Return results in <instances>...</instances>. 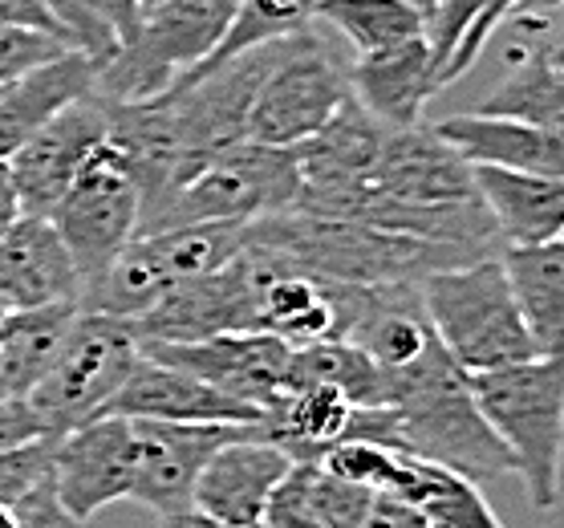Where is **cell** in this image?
Instances as JSON below:
<instances>
[{"label": "cell", "instance_id": "obj_1", "mask_svg": "<svg viewBox=\"0 0 564 528\" xmlns=\"http://www.w3.org/2000/svg\"><path fill=\"white\" fill-rule=\"evenodd\" d=\"M386 407L394 411L398 448L406 455L443 464L475 484L512 472L508 448L475 402L471 378L455 366L438 337L414 362L386 370Z\"/></svg>", "mask_w": 564, "mask_h": 528}, {"label": "cell", "instance_id": "obj_2", "mask_svg": "<svg viewBox=\"0 0 564 528\" xmlns=\"http://www.w3.org/2000/svg\"><path fill=\"white\" fill-rule=\"evenodd\" d=\"M467 378L532 508H556L564 479V354H536Z\"/></svg>", "mask_w": 564, "mask_h": 528}, {"label": "cell", "instance_id": "obj_3", "mask_svg": "<svg viewBox=\"0 0 564 528\" xmlns=\"http://www.w3.org/2000/svg\"><path fill=\"white\" fill-rule=\"evenodd\" d=\"M419 289L431 330L463 374H488L540 354L500 252L426 272Z\"/></svg>", "mask_w": 564, "mask_h": 528}, {"label": "cell", "instance_id": "obj_4", "mask_svg": "<svg viewBox=\"0 0 564 528\" xmlns=\"http://www.w3.org/2000/svg\"><path fill=\"white\" fill-rule=\"evenodd\" d=\"M240 0H154L142 9L134 37L122 41L102 65L94 94L134 103L167 90L171 82L199 65L228 33Z\"/></svg>", "mask_w": 564, "mask_h": 528}, {"label": "cell", "instance_id": "obj_5", "mask_svg": "<svg viewBox=\"0 0 564 528\" xmlns=\"http://www.w3.org/2000/svg\"><path fill=\"white\" fill-rule=\"evenodd\" d=\"M296 192H301V168H296L293 147L240 139L207 159L204 168L142 224V233H159V228H175V224H204V219L252 224L260 216L293 207Z\"/></svg>", "mask_w": 564, "mask_h": 528}, {"label": "cell", "instance_id": "obj_6", "mask_svg": "<svg viewBox=\"0 0 564 528\" xmlns=\"http://www.w3.org/2000/svg\"><path fill=\"white\" fill-rule=\"evenodd\" d=\"M139 354V334L130 322L77 310L50 370L41 374V382L25 399L33 402V411L41 414V423L50 427L53 435H65V431L106 414L118 387L134 370Z\"/></svg>", "mask_w": 564, "mask_h": 528}, {"label": "cell", "instance_id": "obj_7", "mask_svg": "<svg viewBox=\"0 0 564 528\" xmlns=\"http://www.w3.org/2000/svg\"><path fill=\"white\" fill-rule=\"evenodd\" d=\"M349 74L313 25L281 41L269 78L260 82L248 110V139L269 147H296L317 134L349 103Z\"/></svg>", "mask_w": 564, "mask_h": 528}, {"label": "cell", "instance_id": "obj_8", "mask_svg": "<svg viewBox=\"0 0 564 528\" xmlns=\"http://www.w3.org/2000/svg\"><path fill=\"white\" fill-rule=\"evenodd\" d=\"M50 224L57 228L62 245L69 248L82 284L94 281L139 236V183L130 180L122 159L106 142L82 163L74 183L65 187V195L50 212Z\"/></svg>", "mask_w": 564, "mask_h": 528}, {"label": "cell", "instance_id": "obj_9", "mask_svg": "<svg viewBox=\"0 0 564 528\" xmlns=\"http://www.w3.org/2000/svg\"><path fill=\"white\" fill-rule=\"evenodd\" d=\"M260 423V419H257ZM257 423H163L130 419L134 427V484L130 500L154 516L192 508L195 479L224 443L257 431Z\"/></svg>", "mask_w": 564, "mask_h": 528}, {"label": "cell", "instance_id": "obj_10", "mask_svg": "<svg viewBox=\"0 0 564 528\" xmlns=\"http://www.w3.org/2000/svg\"><path fill=\"white\" fill-rule=\"evenodd\" d=\"M53 496L65 513L90 520L118 500H130L134 484V427L122 414H98L57 439L53 451Z\"/></svg>", "mask_w": 564, "mask_h": 528}, {"label": "cell", "instance_id": "obj_11", "mask_svg": "<svg viewBox=\"0 0 564 528\" xmlns=\"http://www.w3.org/2000/svg\"><path fill=\"white\" fill-rule=\"evenodd\" d=\"M106 142V98L102 94H86L77 103L62 106L45 127L17 147L9 163L17 200H21V216H50L65 187L74 183L82 163Z\"/></svg>", "mask_w": 564, "mask_h": 528}, {"label": "cell", "instance_id": "obj_12", "mask_svg": "<svg viewBox=\"0 0 564 528\" xmlns=\"http://www.w3.org/2000/svg\"><path fill=\"white\" fill-rule=\"evenodd\" d=\"M142 354L171 362L231 399L264 411L284 390V366L293 346L269 330H231L199 342H142Z\"/></svg>", "mask_w": 564, "mask_h": 528}, {"label": "cell", "instance_id": "obj_13", "mask_svg": "<svg viewBox=\"0 0 564 528\" xmlns=\"http://www.w3.org/2000/svg\"><path fill=\"white\" fill-rule=\"evenodd\" d=\"M134 334L142 342H199L231 330H257V265L248 257H231L224 269L175 284L147 317H139Z\"/></svg>", "mask_w": 564, "mask_h": 528}, {"label": "cell", "instance_id": "obj_14", "mask_svg": "<svg viewBox=\"0 0 564 528\" xmlns=\"http://www.w3.org/2000/svg\"><path fill=\"white\" fill-rule=\"evenodd\" d=\"M293 472V455L264 435V427L231 439L212 455L195 479L192 508L207 513L224 528H252L264 520L272 492Z\"/></svg>", "mask_w": 564, "mask_h": 528}, {"label": "cell", "instance_id": "obj_15", "mask_svg": "<svg viewBox=\"0 0 564 528\" xmlns=\"http://www.w3.org/2000/svg\"><path fill=\"white\" fill-rule=\"evenodd\" d=\"M106 414H122V419H163V423H257L260 407L231 399L212 382L195 378V374L159 362L151 354H139L134 370L127 382L118 387Z\"/></svg>", "mask_w": 564, "mask_h": 528}, {"label": "cell", "instance_id": "obj_16", "mask_svg": "<svg viewBox=\"0 0 564 528\" xmlns=\"http://www.w3.org/2000/svg\"><path fill=\"white\" fill-rule=\"evenodd\" d=\"M346 74L354 103L386 130L419 127L426 103L438 94V74L426 33L402 41V45H390V50L358 53L346 65Z\"/></svg>", "mask_w": 564, "mask_h": 528}, {"label": "cell", "instance_id": "obj_17", "mask_svg": "<svg viewBox=\"0 0 564 528\" xmlns=\"http://www.w3.org/2000/svg\"><path fill=\"white\" fill-rule=\"evenodd\" d=\"M77 297H82V277L50 216H17L0 233V305L41 310Z\"/></svg>", "mask_w": 564, "mask_h": 528}, {"label": "cell", "instance_id": "obj_18", "mask_svg": "<svg viewBox=\"0 0 564 528\" xmlns=\"http://www.w3.org/2000/svg\"><path fill=\"white\" fill-rule=\"evenodd\" d=\"M98 65L102 62L94 53L65 50L9 86H0V159H9L17 147H25L62 106L94 94Z\"/></svg>", "mask_w": 564, "mask_h": 528}, {"label": "cell", "instance_id": "obj_19", "mask_svg": "<svg viewBox=\"0 0 564 528\" xmlns=\"http://www.w3.org/2000/svg\"><path fill=\"white\" fill-rule=\"evenodd\" d=\"M435 130L467 163L564 180V130L520 122V118L479 115V110L443 118V122H435Z\"/></svg>", "mask_w": 564, "mask_h": 528}, {"label": "cell", "instance_id": "obj_20", "mask_svg": "<svg viewBox=\"0 0 564 528\" xmlns=\"http://www.w3.org/2000/svg\"><path fill=\"white\" fill-rule=\"evenodd\" d=\"M475 192L491 212L500 248L544 245L564 236V180L471 163Z\"/></svg>", "mask_w": 564, "mask_h": 528}, {"label": "cell", "instance_id": "obj_21", "mask_svg": "<svg viewBox=\"0 0 564 528\" xmlns=\"http://www.w3.org/2000/svg\"><path fill=\"white\" fill-rule=\"evenodd\" d=\"M349 414L354 402L334 387H284L264 407L260 427L293 455V464H317L325 451L346 439Z\"/></svg>", "mask_w": 564, "mask_h": 528}, {"label": "cell", "instance_id": "obj_22", "mask_svg": "<svg viewBox=\"0 0 564 528\" xmlns=\"http://www.w3.org/2000/svg\"><path fill=\"white\" fill-rule=\"evenodd\" d=\"M516 301L540 354H564V236L544 245L500 248Z\"/></svg>", "mask_w": 564, "mask_h": 528}, {"label": "cell", "instance_id": "obj_23", "mask_svg": "<svg viewBox=\"0 0 564 528\" xmlns=\"http://www.w3.org/2000/svg\"><path fill=\"white\" fill-rule=\"evenodd\" d=\"M284 387H334L354 407H386V370L349 337H317L293 346Z\"/></svg>", "mask_w": 564, "mask_h": 528}, {"label": "cell", "instance_id": "obj_24", "mask_svg": "<svg viewBox=\"0 0 564 528\" xmlns=\"http://www.w3.org/2000/svg\"><path fill=\"white\" fill-rule=\"evenodd\" d=\"M398 500L414 504L431 528H503L475 479L419 455H411V479L398 492Z\"/></svg>", "mask_w": 564, "mask_h": 528}, {"label": "cell", "instance_id": "obj_25", "mask_svg": "<svg viewBox=\"0 0 564 528\" xmlns=\"http://www.w3.org/2000/svg\"><path fill=\"white\" fill-rule=\"evenodd\" d=\"M317 21L334 25L354 53H378L426 33V17L411 0H317Z\"/></svg>", "mask_w": 564, "mask_h": 528}, {"label": "cell", "instance_id": "obj_26", "mask_svg": "<svg viewBox=\"0 0 564 528\" xmlns=\"http://www.w3.org/2000/svg\"><path fill=\"white\" fill-rule=\"evenodd\" d=\"M475 110L479 115L520 118V122L564 130V82L552 69L549 53L536 50L528 53L524 62L512 69V78H503Z\"/></svg>", "mask_w": 564, "mask_h": 528}, {"label": "cell", "instance_id": "obj_27", "mask_svg": "<svg viewBox=\"0 0 564 528\" xmlns=\"http://www.w3.org/2000/svg\"><path fill=\"white\" fill-rule=\"evenodd\" d=\"M313 21H317V0H240V9L231 17L228 33H224L216 50L207 53L199 65H192V69H207V65L224 62L231 53L252 50V45H264V41L293 37V33L308 29Z\"/></svg>", "mask_w": 564, "mask_h": 528}, {"label": "cell", "instance_id": "obj_28", "mask_svg": "<svg viewBox=\"0 0 564 528\" xmlns=\"http://www.w3.org/2000/svg\"><path fill=\"white\" fill-rule=\"evenodd\" d=\"M301 479H305L308 508L325 528H361L373 496H378V492L329 472L325 464H301Z\"/></svg>", "mask_w": 564, "mask_h": 528}, {"label": "cell", "instance_id": "obj_29", "mask_svg": "<svg viewBox=\"0 0 564 528\" xmlns=\"http://www.w3.org/2000/svg\"><path fill=\"white\" fill-rule=\"evenodd\" d=\"M65 50H77V45L57 37V33H45V29L0 21V86H9V82H17L21 74L37 69L41 62H50Z\"/></svg>", "mask_w": 564, "mask_h": 528}, {"label": "cell", "instance_id": "obj_30", "mask_svg": "<svg viewBox=\"0 0 564 528\" xmlns=\"http://www.w3.org/2000/svg\"><path fill=\"white\" fill-rule=\"evenodd\" d=\"M488 0H435L431 4V17H426V41H431V57H435V74H438V90H443V65L451 62V53L459 45V37L467 33L479 9Z\"/></svg>", "mask_w": 564, "mask_h": 528}, {"label": "cell", "instance_id": "obj_31", "mask_svg": "<svg viewBox=\"0 0 564 528\" xmlns=\"http://www.w3.org/2000/svg\"><path fill=\"white\" fill-rule=\"evenodd\" d=\"M41 4H45L53 17H57V25H62L69 37H74L77 50L94 53L98 62H106V57L118 50L115 37H110V33H106V29L98 25V21H94L86 9H82V0H41Z\"/></svg>", "mask_w": 564, "mask_h": 528}, {"label": "cell", "instance_id": "obj_32", "mask_svg": "<svg viewBox=\"0 0 564 528\" xmlns=\"http://www.w3.org/2000/svg\"><path fill=\"white\" fill-rule=\"evenodd\" d=\"M264 525L269 528H325L313 516L305 500V479H301V464H293V472L281 479V488L272 492L269 508H264Z\"/></svg>", "mask_w": 564, "mask_h": 528}, {"label": "cell", "instance_id": "obj_33", "mask_svg": "<svg viewBox=\"0 0 564 528\" xmlns=\"http://www.w3.org/2000/svg\"><path fill=\"white\" fill-rule=\"evenodd\" d=\"M50 435V427L41 423V414L33 411L29 399H0V451L21 448L29 439Z\"/></svg>", "mask_w": 564, "mask_h": 528}, {"label": "cell", "instance_id": "obj_34", "mask_svg": "<svg viewBox=\"0 0 564 528\" xmlns=\"http://www.w3.org/2000/svg\"><path fill=\"white\" fill-rule=\"evenodd\" d=\"M82 9L115 37V45L134 37V29L142 21V0H82Z\"/></svg>", "mask_w": 564, "mask_h": 528}, {"label": "cell", "instance_id": "obj_35", "mask_svg": "<svg viewBox=\"0 0 564 528\" xmlns=\"http://www.w3.org/2000/svg\"><path fill=\"white\" fill-rule=\"evenodd\" d=\"M17 513H21V528H86V520L69 516L62 504H57L53 484H45V488H37L33 496H25V500L17 504Z\"/></svg>", "mask_w": 564, "mask_h": 528}, {"label": "cell", "instance_id": "obj_36", "mask_svg": "<svg viewBox=\"0 0 564 528\" xmlns=\"http://www.w3.org/2000/svg\"><path fill=\"white\" fill-rule=\"evenodd\" d=\"M361 528H431V525H426V516L419 513L414 504L378 492L370 504V513H366V520H361Z\"/></svg>", "mask_w": 564, "mask_h": 528}, {"label": "cell", "instance_id": "obj_37", "mask_svg": "<svg viewBox=\"0 0 564 528\" xmlns=\"http://www.w3.org/2000/svg\"><path fill=\"white\" fill-rule=\"evenodd\" d=\"M0 21H13V25H29V29H45V33H57V37L74 41L57 25V17L41 4V0H0Z\"/></svg>", "mask_w": 564, "mask_h": 528}, {"label": "cell", "instance_id": "obj_38", "mask_svg": "<svg viewBox=\"0 0 564 528\" xmlns=\"http://www.w3.org/2000/svg\"><path fill=\"white\" fill-rule=\"evenodd\" d=\"M21 216V200H17V187H13V175H9V163L0 159V233Z\"/></svg>", "mask_w": 564, "mask_h": 528}, {"label": "cell", "instance_id": "obj_39", "mask_svg": "<svg viewBox=\"0 0 564 528\" xmlns=\"http://www.w3.org/2000/svg\"><path fill=\"white\" fill-rule=\"evenodd\" d=\"M159 525L154 528H224L219 520H212L207 513H199V508H180V513H163L154 516Z\"/></svg>", "mask_w": 564, "mask_h": 528}, {"label": "cell", "instance_id": "obj_40", "mask_svg": "<svg viewBox=\"0 0 564 528\" xmlns=\"http://www.w3.org/2000/svg\"><path fill=\"white\" fill-rule=\"evenodd\" d=\"M564 9V0H520L516 21H552Z\"/></svg>", "mask_w": 564, "mask_h": 528}, {"label": "cell", "instance_id": "obj_41", "mask_svg": "<svg viewBox=\"0 0 564 528\" xmlns=\"http://www.w3.org/2000/svg\"><path fill=\"white\" fill-rule=\"evenodd\" d=\"M544 53H549L552 69H556V74H561V82H564V33H561V37H556V41H552V45H549V50H544Z\"/></svg>", "mask_w": 564, "mask_h": 528}, {"label": "cell", "instance_id": "obj_42", "mask_svg": "<svg viewBox=\"0 0 564 528\" xmlns=\"http://www.w3.org/2000/svg\"><path fill=\"white\" fill-rule=\"evenodd\" d=\"M0 528H21V513L13 504H0Z\"/></svg>", "mask_w": 564, "mask_h": 528}, {"label": "cell", "instance_id": "obj_43", "mask_svg": "<svg viewBox=\"0 0 564 528\" xmlns=\"http://www.w3.org/2000/svg\"><path fill=\"white\" fill-rule=\"evenodd\" d=\"M151 4H154V0H142V9H151Z\"/></svg>", "mask_w": 564, "mask_h": 528}, {"label": "cell", "instance_id": "obj_44", "mask_svg": "<svg viewBox=\"0 0 564 528\" xmlns=\"http://www.w3.org/2000/svg\"><path fill=\"white\" fill-rule=\"evenodd\" d=\"M252 528H269V525H264V520H260V525H252Z\"/></svg>", "mask_w": 564, "mask_h": 528}, {"label": "cell", "instance_id": "obj_45", "mask_svg": "<svg viewBox=\"0 0 564 528\" xmlns=\"http://www.w3.org/2000/svg\"><path fill=\"white\" fill-rule=\"evenodd\" d=\"M561 17H564V9H561Z\"/></svg>", "mask_w": 564, "mask_h": 528}]
</instances>
